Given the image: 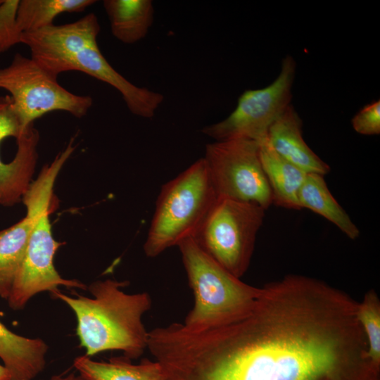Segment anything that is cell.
Masks as SVG:
<instances>
[{"label":"cell","instance_id":"6da1fadb","mask_svg":"<svg viewBox=\"0 0 380 380\" xmlns=\"http://www.w3.org/2000/svg\"><path fill=\"white\" fill-rule=\"evenodd\" d=\"M357 305L322 281L287 275L226 322L165 327L156 360L166 380H380Z\"/></svg>","mask_w":380,"mask_h":380},{"label":"cell","instance_id":"7a4b0ae2","mask_svg":"<svg viewBox=\"0 0 380 380\" xmlns=\"http://www.w3.org/2000/svg\"><path fill=\"white\" fill-rule=\"evenodd\" d=\"M128 281L108 279L96 281L87 289L92 297H72L60 291L51 294L67 304L77 319L76 333L85 355L120 350L130 360L140 357L148 348V331L143 315L152 301L146 292L127 293Z\"/></svg>","mask_w":380,"mask_h":380},{"label":"cell","instance_id":"3957f363","mask_svg":"<svg viewBox=\"0 0 380 380\" xmlns=\"http://www.w3.org/2000/svg\"><path fill=\"white\" fill-rule=\"evenodd\" d=\"M217 200L201 158L162 186L143 246L145 255L155 258L193 237Z\"/></svg>","mask_w":380,"mask_h":380},{"label":"cell","instance_id":"277c9868","mask_svg":"<svg viewBox=\"0 0 380 380\" xmlns=\"http://www.w3.org/2000/svg\"><path fill=\"white\" fill-rule=\"evenodd\" d=\"M194 298L183 324L199 329L226 322L248 310L260 292L230 274L191 238L177 245Z\"/></svg>","mask_w":380,"mask_h":380},{"label":"cell","instance_id":"5b68a950","mask_svg":"<svg viewBox=\"0 0 380 380\" xmlns=\"http://www.w3.org/2000/svg\"><path fill=\"white\" fill-rule=\"evenodd\" d=\"M265 212L255 203L218 198L191 238L206 254L241 279L250 265Z\"/></svg>","mask_w":380,"mask_h":380},{"label":"cell","instance_id":"8992f818","mask_svg":"<svg viewBox=\"0 0 380 380\" xmlns=\"http://www.w3.org/2000/svg\"><path fill=\"white\" fill-rule=\"evenodd\" d=\"M0 89L10 94L23 127L52 111H65L81 118L93 104L91 96L69 91L58 82L57 77L20 53L15 54L8 66L0 68Z\"/></svg>","mask_w":380,"mask_h":380},{"label":"cell","instance_id":"52a82bcc","mask_svg":"<svg viewBox=\"0 0 380 380\" xmlns=\"http://www.w3.org/2000/svg\"><path fill=\"white\" fill-rule=\"evenodd\" d=\"M203 159L217 198L253 203L265 210L272 204L258 141L246 139L215 141L205 146Z\"/></svg>","mask_w":380,"mask_h":380},{"label":"cell","instance_id":"ba28073f","mask_svg":"<svg viewBox=\"0 0 380 380\" xmlns=\"http://www.w3.org/2000/svg\"><path fill=\"white\" fill-rule=\"evenodd\" d=\"M296 70V61L286 56L279 74L270 84L243 91L229 116L204 127L202 133L216 141L246 139L259 142L265 139L271 125L291 104Z\"/></svg>","mask_w":380,"mask_h":380},{"label":"cell","instance_id":"9c48e42d","mask_svg":"<svg viewBox=\"0 0 380 380\" xmlns=\"http://www.w3.org/2000/svg\"><path fill=\"white\" fill-rule=\"evenodd\" d=\"M54 205L44 210L31 232L25 256L7 299L12 310H20L36 294L59 291L58 286L86 289L87 286L75 279H66L56 271L53 258L63 244L56 241L51 232L49 215Z\"/></svg>","mask_w":380,"mask_h":380},{"label":"cell","instance_id":"30bf717a","mask_svg":"<svg viewBox=\"0 0 380 380\" xmlns=\"http://www.w3.org/2000/svg\"><path fill=\"white\" fill-rule=\"evenodd\" d=\"M100 30L96 15L90 13L73 23L23 32L21 44L29 48L34 61L57 77L63 72L72 71L80 52L98 46Z\"/></svg>","mask_w":380,"mask_h":380},{"label":"cell","instance_id":"8fae6325","mask_svg":"<svg viewBox=\"0 0 380 380\" xmlns=\"http://www.w3.org/2000/svg\"><path fill=\"white\" fill-rule=\"evenodd\" d=\"M58 172L44 167L23 195L26 215L0 231V297L7 300L23 262L28 241L41 213L53 205V187Z\"/></svg>","mask_w":380,"mask_h":380},{"label":"cell","instance_id":"7c38bea8","mask_svg":"<svg viewBox=\"0 0 380 380\" xmlns=\"http://www.w3.org/2000/svg\"><path fill=\"white\" fill-rule=\"evenodd\" d=\"M26 127L22 126L14 111L11 97H0V144L9 137L16 139ZM17 146L11 162L5 163L0 157V204L7 207L22 200L32 182L38 158L33 145L20 143Z\"/></svg>","mask_w":380,"mask_h":380},{"label":"cell","instance_id":"4fadbf2b","mask_svg":"<svg viewBox=\"0 0 380 380\" xmlns=\"http://www.w3.org/2000/svg\"><path fill=\"white\" fill-rule=\"evenodd\" d=\"M72 71L84 72L115 88L129 110L139 117L151 118L164 100L162 94L136 86L120 75L103 56L99 46L80 52L74 61Z\"/></svg>","mask_w":380,"mask_h":380},{"label":"cell","instance_id":"5bb4252c","mask_svg":"<svg viewBox=\"0 0 380 380\" xmlns=\"http://www.w3.org/2000/svg\"><path fill=\"white\" fill-rule=\"evenodd\" d=\"M302 127L301 118L290 104L271 125L266 138L272 148L291 164L306 173L324 176L330 167L305 141Z\"/></svg>","mask_w":380,"mask_h":380},{"label":"cell","instance_id":"9a60e30c","mask_svg":"<svg viewBox=\"0 0 380 380\" xmlns=\"http://www.w3.org/2000/svg\"><path fill=\"white\" fill-rule=\"evenodd\" d=\"M47 344L9 330L0 322V358L12 380H33L44 369Z\"/></svg>","mask_w":380,"mask_h":380},{"label":"cell","instance_id":"2e32d148","mask_svg":"<svg viewBox=\"0 0 380 380\" xmlns=\"http://www.w3.org/2000/svg\"><path fill=\"white\" fill-rule=\"evenodd\" d=\"M262 170L272 194V203L288 209H301L298 192L308 173L280 156L267 138L258 142Z\"/></svg>","mask_w":380,"mask_h":380},{"label":"cell","instance_id":"e0dca14e","mask_svg":"<svg viewBox=\"0 0 380 380\" xmlns=\"http://www.w3.org/2000/svg\"><path fill=\"white\" fill-rule=\"evenodd\" d=\"M112 34L127 44L144 39L153 22L154 9L150 0H104Z\"/></svg>","mask_w":380,"mask_h":380},{"label":"cell","instance_id":"ac0fdd59","mask_svg":"<svg viewBox=\"0 0 380 380\" xmlns=\"http://www.w3.org/2000/svg\"><path fill=\"white\" fill-rule=\"evenodd\" d=\"M73 366L90 380H166L160 364L147 358L133 364L124 355L94 361L84 355L77 357Z\"/></svg>","mask_w":380,"mask_h":380},{"label":"cell","instance_id":"d6986e66","mask_svg":"<svg viewBox=\"0 0 380 380\" xmlns=\"http://www.w3.org/2000/svg\"><path fill=\"white\" fill-rule=\"evenodd\" d=\"M301 208H308L335 224L352 240L360 235V230L350 216L330 192L324 176L308 173L298 192Z\"/></svg>","mask_w":380,"mask_h":380},{"label":"cell","instance_id":"ffe728a7","mask_svg":"<svg viewBox=\"0 0 380 380\" xmlns=\"http://www.w3.org/2000/svg\"><path fill=\"white\" fill-rule=\"evenodd\" d=\"M94 0H20L17 23L23 32L38 30L53 25L63 13H78L95 4Z\"/></svg>","mask_w":380,"mask_h":380},{"label":"cell","instance_id":"44dd1931","mask_svg":"<svg viewBox=\"0 0 380 380\" xmlns=\"http://www.w3.org/2000/svg\"><path fill=\"white\" fill-rule=\"evenodd\" d=\"M357 317L367 341L369 357L380 369V300L375 291H367L357 302Z\"/></svg>","mask_w":380,"mask_h":380},{"label":"cell","instance_id":"7402d4cb","mask_svg":"<svg viewBox=\"0 0 380 380\" xmlns=\"http://www.w3.org/2000/svg\"><path fill=\"white\" fill-rule=\"evenodd\" d=\"M19 0H4L0 5V54L21 44L23 32L17 23Z\"/></svg>","mask_w":380,"mask_h":380},{"label":"cell","instance_id":"603a6c76","mask_svg":"<svg viewBox=\"0 0 380 380\" xmlns=\"http://www.w3.org/2000/svg\"><path fill=\"white\" fill-rule=\"evenodd\" d=\"M353 129L362 135L380 134V101L365 105L352 118Z\"/></svg>","mask_w":380,"mask_h":380},{"label":"cell","instance_id":"cb8c5ba5","mask_svg":"<svg viewBox=\"0 0 380 380\" xmlns=\"http://www.w3.org/2000/svg\"><path fill=\"white\" fill-rule=\"evenodd\" d=\"M49 380H90L81 374L76 375L74 373L69 374L53 375Z\"/></svg>","mask_w":380,"mask_h":380},{"label":"cell","instance_id":"d4e9b609","mask_svg":"<svg viewBox=\"0 0 380 380\" xmlns=\"http://www.w3.org/2000/svg\"><path fill=\"white\" fill-rule=\"evenodd\" d=\"M0 380H12L9 372L1 365H0Z\"/></svg>","mask_w":380,"mask_h":380},{"label":"cell","instance_id":"484cf974","mask_svg":"<svg viewBox=\"0 0 380 380\" xmlns=\"http://www.w3.org/2000/svg\"><path fill=\"white\" fill-rule=\"evenodd\" d=\"M4 0H0V5L3 3Z\"/></svg>","mask_w":380,"mask_h":380}]
</instances>
